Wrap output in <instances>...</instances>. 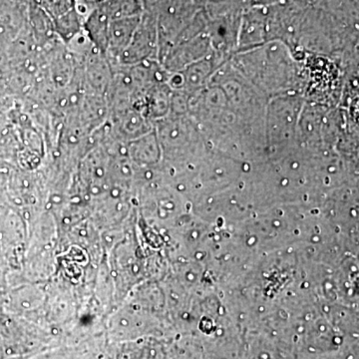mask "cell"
<instances>
[{
    "instance_id": "cell-2",
    "label": "cell",
    "mask_w": 359,
    "mask_h": 359,
    "mask_svg": "<svg viewBox=\"0 0 359 359\" xmlns=\"http://www.w3.org/2000/svg\"><path fill=\"white\" fill-rule=\"evenodd\" d=\"M306 99L299 93L269 99L264 117L266 147L283 148L297 143V125Z\"/></svg>"
},
{
    "instance_id": "cell-1",
    "label": "cell",
    "mask_w": 359,
    "mask_h": 359,
    "mask_svg": "<svg viewBox=\"0 0 359 359\" xmlns=\"http://www.w3.org/2000/svg\"><path fill=\"white\" fill-rule=\"evenodd\" d=\"M230 63L269 99L290 93L304 96L301 62L292 49L280 40L233 54Z\"/></svg>"
}]
</instances>
